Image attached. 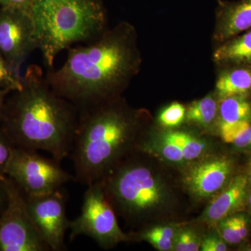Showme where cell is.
Returning a JSON list of instances; mask_svg holds the SVG:
<instances>
[{
  "label": "cell",
  "mask_w": 251,
  "mask_h": 251,
  "mask_svg": "<svg viewBox=\"0 0 251 251\" xmlns=\"http://www.w3.org/2000/svg\"><path fill=\"white\" fill-rule=\"evenodd\" d=\"M132 35L123 25L70 48L62 67L48 71L49 85L79 110L111 100L138 67Z\"/></svg>",
  "instance_id": "6da1fadb"
},
{
  "label": "cell",
  "mask_w": 251,
  "mask_h": 251,
  "mask_svg": "<svg viewBox=\"0 0 251 251\" xmlns=\"http://www.w3.org/2000/svg\"><path fill=\"white\" fill-rule=\"evenodd\" d=\"M79 110L49 85L41 67L32 64L23 76V87L5 103L1 127L15 147L45 151L59 163L70 156Z\"/></svg>",
  "instance_id": "7a4b0ae2"
},
{
  "label": "cell",
  "mask_w": 251,
  "mask_h": 251,
  "mask_svg": "<svg viewBox=\"0 0 251 251\" xmlns=\"http://www.w3.org/2000/svg\"><path fill=\"white\" fill-rule=\"evenodd\" d=\"M106 100L79 110L71 158L75 181H102L120 164L134 145L138 122L134 112Z\"/></svg>",
  "instance_id": "3957f363"
},
{
  "label": "cell",
  "mask_w": 251,
  "mask_h": 251,
  "mask_svg": "<svg viewBox=\"0 0 251 251\" xmlns=\"http://www.w3.org/2000/svg\"><path fill=\"white\" fill-rule=\"evenodd\" d=\"M32 16L37 49L48 70L53 69L61 52L75 44L94 40L103 34L106 26L101 0L36 1Z\"/></svg>",
  "instance_id": "277c9868"
},
{
  "label": "cell",
  "mask_w": 251,
  "mask_h": 251,
  "mask_svg": "<svg viewBox=\"0 0 251 251\" xmlns=\"http://www.w3.org/2000/svg\"><path fill=\"white\" fill-rule=\"evenodd\" d=\"M100 181L114 209L128 219H143L166 199L163 183L142 162L122 163Z\"/></svg>",
  "instance_id": "5b68a950"
},
{
  "label": "cell",
  "mask_w": 251,
  "mask_h": 251,
  "mask_svg": "<svg viewBox=\"0 0 251 251\" xmlns=\"http://www.w3.org/2000/svg\"><path fill=\"white\" fill-rule=\"evenodd\" d=\"M87 186L80 214L70 222L71 242L83 235L93 239L99 247L108 249L119 243L130 241V236L119 226L115 209L105 195L101 181Z\"/></svg>",
  "instance_id": "8992f818"
},
{
  "label": "cell",
  "mask_w": 251,
  "mask_h": 251,
  "mask_svg": "<svg viewBox=\"0 0 251 251\" xmlns=\"http://www.w3.org/2000/svg\"><path fill=\"white\" fill-rule=\"evenodd\" d=\"M60 164L36 150L15 147L6 176L27 196L47 194L75 181L74 176L64 171Z\"/></svg>",
  "instance_id": "52a82bcc"
},
{
  "label": "cell",
  "mask_w": 251,
  "mask_h": 251,
  "mask_svg": "<svg viewBox=\"0 0 251 251\" xmlns=\"http://www.w3.org/2000/svg\"><path fill=\"white\" fill-rule=\"evenodd\" d=\"M7 205L0 215V251H49L31 219L25 194L9 177Z\"/></svg>",
  "instance_id": "ba28073f"
},
{
  "label": "cell",
  "mask_w": 251,
  "mask_h": 251,
  "mask_svg": "<svg viewBox=\"0 0 251 251\" xmlns=\"http://www.w3.org/2000/svg\"><path fill=\"white\" fill-rule=\"evenodd\" d=\"M37 49L32 14L22 10L0 8V54L20 74L29 54Z\"/></svg>",
  "instance_id": "9c48e42d"
},
{
  "label": "cell",
  "mask_w": 251,
  "mask_h": 251,
  "mask_svg": "<svg viewBox=\"0 0 251 251\" xmlns=\"http://www.w3.org/2000/svg\"><path fill=\"white\" fill-rule=\"evenodd\" d=\"M28 211L41 235L52 251L65 248L70 222L67 215V197L62 188L40 196H27Z\"/></svg>",
  "instance_id": "30bf717a"
},
{
  "label": "cell",
  "mask_w": 251,
  "mask_h": 251,
  "mask_svg": "<svg viewBox=\"0 0 251 251\" xmlns=\"http://www.w3.org/2000/svg\"><path fill=\"white\" fill-rule=\"evenodd\" d=\"M234 167L233 160L227 156L204 160L188 170L185 175V184L195 197H210L228 184Z\"/></svg>",
  "instance_id": "8fae6325"
},
{
  "label": "cell",
  "mask_w": 251,
  "mask_h": 251,
  "mask_svg": "<svg viewBox=\"0 0 251 251\" xmlns=\"http://www.w3.org/2000/svg\"><path fill=\"white\" fill-rule=\"evenodd\" d=\"M249 186L247 175H239L232 178L222 193L208 206L201 220L207 224L217 225L221 220L237 212L245 205Z\"/></svg>",
  "instance_id": "7c38bea8"
},
{
  "label": "cell",
  "mask_w": 251,
  "mask_h": 251,
  "mask_svg": "<svg viewBox=\"0 0 251 251\" xmlns=\"http://www.w3.org/2000/svg\"><path fill=\"white\" fill-rule=\"evenodd\" d=\"M251 29V0L220 1L214 39L223 44Z\"/></svg>",
  "instance_id": "4fadbf2b"
},
{
  "label": "cell",
  "mask_w": 251,
  "mask_h": 251,
  "mask_svg": "<svg viewBox=\"0 0 251 251\" xmlns=\"http://www.w3.org/2000/svg\"><path fill=\"white\" fill-rule=\"evenodd\" d=\"M219 112L221 138L231 144L251 123V97L233 96L221 99Z\"/></svg>",
  "instance_id": "5bb4252c"
},
{
  "label": "cell",
  "mask_w": 251,
  "mask_h": 251,
  "mask_svg": "<svg viewBox=\"0 0 251 251\" xmlns=\"http://www.w3.org/2000/svg\"><path fill=\"white\" fill-rule=\"evenodd\" d=\"M214 60L224 67H251V29L221 44L214 51Z\"/></svg>",
  "instance_id": "9a60e30c"
},
{
  "label": "cell",
  "mask_w": 251,
  "mask_h": 251,
  "mask_svg": "<svg viewBox=\"0 0 251 251\" xmlns=\"http://www.w3.org/2000/svg\"><path fill=\"white\" fill-rule=\"evenodd\" d=\"M225 69L216 84L220 99L233 96L251 97V67L232 66Z\"/></svg>",
  "instance_id": "2e32d148"
},
{
  "label": "cell",
  "mask_w": 251,
  "mask_h": 251,
  "mask_svg": "<svg viewBox=\"0 0 251 251\" xmlns=\"http://www.w3.org/2000/svg\"><path fill=\"white\" fill-rule=\"evenodd\" d=\"M217 111L216 100L212 97H206L191 103L186 110V118L188 122L206 126L215 120Z\"/></svg>",
  "instance_id": "e0dca14e"
},
{
  "label": "cell",
  "mask_w": 251,
  "mask_h": 251,
  "mask_svg": "<svg viewBox=\"0 0 251 251\" xmlns=\"http://www.w3.org/2000/svg\"><path fill=\"white\" fill-rule=\"evenodd\" d=\"M176 230L170 226L150 227L140 232L137 237L150 243L158 251H168L173 249Z\"/></svg>",
  "instance_id": "ac0fdd59"
},
{
  "label": "cell",
  "mask_w": 251,
  "mask_h": 251,
  "mask_svg": "<svg viewBox=\"0 0 251 251\" xmlns=\"http://www.w3.org/2000/svg\"><path fill=\"white\" fill-rule=\"evenodd\" d=\"M166 136L173 140L182 150L185 161H192L201 156L206 149L202 140L193 135L181 131L168 132Z\"/></svg>",
  "instance_id": "d6986e66"
},
{
  "label": "cell",
  "mask_w": 251,
  "mask_h": 251,
  "mask_svg": "<svg viewBox=\"0 0 251 251\" xmlns=\"http://www.w3.org/2000/svg\"><path fill=\"white\" fill-rule=\"evenodd\" d=\"M23 87V76L15 72L0 54V89L20 90Z\"/></svg>",
  "instance_id": "ffe728a7"
},
{
  "label": "cell",
  "mask_w": 251,
  "mask_h": 251,
  "mask_svg": "<svg viewBox=\"0 0 251 251\" xmlns=\"http://www.w3.org/2000/svg\"><path fill=\"white\" fill-rule=\"evenodd\" d=\"M186 108L179 103H173L160 113L158 121L162 126L168 128L178 126L186 117Z\"/></svg>",
  "instance_id": "44dd1931"
},
{
  "label": "cell",
  "mask_w": 251,
  "mask_h": 251,
  "mask_svg": "<svg viewBox=\"0 0 251 251\" xmlns=\"http://www.w3.org/2000/svg\"><path fill=\"white\" fill-rule=\"evenodd\" d=\"M201 244L196 232L191 229H184L176 234L173 249L176 251H198L201 249Z\"/></svg>",
  "instance_id": "7402d4cb"
},
{
  "label": "cell",
  "mask_w": 251,
  "mask_h": 251,
  "mask_svg": "<svg viewBox=\"0 0 251 251\" xmlns=\"http://www.w3.org/2000/svg\"><path fill=\"white\" fill-rule=\"evenodd\" d=\"M15 145L0 125V178L6 176V171Z\"/></svg>",
  "instance_id": "603a6c76"
},
{
  "label": "cell",
  "mask_w": 251,
  "mask_h": 251,
  "mask_svg": "<svg viewBox=\"0 0 251 251\" xmlns=\"http://www.w3.org/2000/svg\"><path fill=\"white\" fill-rule=\"evenodd\" d=\"M220 237L229 244H238L242 242L238 234L232 216H227L218 223Z\"/></svg>",
  "instance_id": "cb8c5ba5"
},
{
  "label": "cell",
  "mask_w": 251,
  "mask_h": 251,
  "mask_svg": "<svg viewBox=\"0 0 251 251\" xmlns=\"http://www.w3.org/2000/svg\"><path fill=\"white\" fill-rule=\"evenodd\" d=\"M161 150L163 156L169 161L175 163L185 161L184 153L181 148L165 135L162 137Z\"/></svg>",
  "instance_id": "d4e9b609"
},
{
  "label": "cell",
  "mask_w": 251,
  "mask_h": 251,
  "mask_svg": "<svg viewBox=\"0 0 251 251\" xmlns=\"http://www.w3.org/2000/svg\"><path fill=\"white\" fill-rule=\"evenodd\" d=\"M37 0H0V8L22 10L32 14Z\"/></svg>",
  "instance_id": "484cf974"
},
{
  "label": "cell",
  "mask_w": 251,
  "mask_h": 251,
  "mask_svg": "<svg viewBox=\"0 0 251 251\" xmlns=\"http://www.w3.org/2000/svg\"><path fill=\"white\" fill-rule=\"evenodd\" d=\"M201 250L202 251H226L227 244L221 237L209 236L201 242Z\"/></svg>",
  "instance_id": "4316f807"
},
{
  "label": "cell",
  "mask_w": 251,
  "mask_h": 251,
  "mask_svg": "<svg viewBox=\"0 0 251 251\" xmlns=\"http://www.w3.org/2000/svg\"><path fill=\"white\" fill-rule=\"evenodd\" d=\"M231 144L240 150L251 149V123L235 137Z\"/></svg>",
  "instance_id": "83f0119b"
},
{
  "label": "cell",
  "mask_w": 251,
  "mask_h": 251,
  "mask_svg": "<svg viewBox=\"0 0 251 251\" xmlns=\"http://www.w3.org/2000/svg\"><path fill=\"white\" fill-rule=\"evenodd\" d=\"M232 217L238 234L243 242L247 239L249 234V219L247 216L242 214H235Z\"/></svg>",
  "instance_id": "f1b7e54d"
},
{
  "label": "cell",
  "mask_w": 251,
  "mask_h": 251,
  "mask_svg": "<svg viewBox=\"0 0 251 251\" xmlns=\"http://www.w3.org/2000/svg\"><path fill=\"white\" fill-rule=\"evenodd\" d=\"M8 199H9V193H8L6 176L4 178H0V215L2 214L7 205Z\"/></svg>",
  "instance_id": "f546056e"
},
{
  "label": "cell",
  "mask_w": 251,
  "mask_h": 251,
  "mask_svg": "<svg viewBox=\"0 0 251 251\" xmlns=\"http://www.w3.org/2000/svg\"><path fill=\"white\" fill-rule=\"evenodd\" d=\"M11 92H12L11 90L0 89V123H1V118H2L3 111H4L6 99Z\"/></svg>",
  "instance_id": "4dcf8cb0"
},
{
  "label": "cell",
  "mask_w": 251,
  "mask_h": 251,
  "mask_svg": "<svg viewBox=\"0 0 251 251\" xmlns=\"http://www.w3.org/2000/svg\"><path fill=\"white\" fill-rule=\"evenodd\" d=\"M245 205L247 206L248 210L251 214V191L248 193L247 200H246Z\"/></svg>",
  "instance_id": "1f68e13d"
},
{
  "label": "cell",
  "mask_w": 251,
  "mask_h": 251,
  "mask_svg": "<svg viewBox=\"0 0 251 251\" xmlns=\"http://www.w3.org/2000/svg\"><path fill=\"white\" fill-rule=\"evenodd\" d=\"M248 179H249V184L251 185V160L250 163H249V174L247 175Z\"/></svg>",
  "instance_id": "d6a6232c"
},
{
  "label": "cell",
  "mask_w": 251,
  "mask_h": 251,
  "mask_svg": "<svg viewBox=\"0 0 251 251\" xmlns=\"http://www.w3.org/2000/svg\"><path fill=\"white\" fill-rule=\"evenodd\" d=\"M51 1V0H37L36 1Z\"/></svg>",
  "instance_id": "836d02e7"
}]
</instances>
